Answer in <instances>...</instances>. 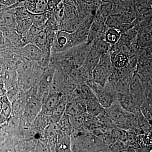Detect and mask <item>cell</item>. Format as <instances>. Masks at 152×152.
<instances>
[{
  "instance_id": "obj_3",
  "label": "cell",
  "mask_w": 152,
  "mask_h": 152,
  "mask_svg": "<svg viewBox=\"0 0 152 152\" xmlns=\"http://www.w3.org/2000/svg\"><path fill=\"white\" fill-rule=\"evenodd\" d=\"M40 100L35 96H26V104L23 113L22 115L23 121L27 124H31L35 121L42 110Z\"/></svg>"
},
{
  "instance_id": "obj_10",
  "label": "cell",
  "mask_w": 152,
  "mask_h": 152,
  "mask_svg": "<svg viewBox=\"0 0 152 152\" xmlns=\"http://www.w3.org/2000/svg\"><path fill=\"white\" fill-rule=\"evenodd\" d=\"M48 0H25V8L31 13H41L48 12Z\"/></svg>"
},
{
  "instance_id": "obj_7",
  "label": "cell",
  "mask_w": 152,
  "mask_h": 152,
  "mask_svg": "<svg viewBox=\"0 0 152 152\" xmlns=\"http://www.w3.org/2000/svg\"><path fill=\"white\" fill-rule=\"evenodd\" d=\"M54 152H72L71 134L60 131L55 139Z\"/></svg>"
},
{
  "instance_id": "obj_34",
  "label": "cell",
  "mask_w": 152,
  "mask_h": 152,
  "mask_svg": "<svg viewBox=\"0 0 152 152\" xmlns=\"http://www.w3.org/2000/svg\"><path fill=\"white\" fill-rule=\"evenodd\" d=\"M48 1L51 2L56 7L60 3L62 2V0H48Z\"/></svg>"
},
{
  "instance_id": "obj_21",
  "label": "cell",
  "mask_w": 152,
  "mask_h": 152,
  "mask_svg": "<svg viewBox=\"0 0 152 152\" xmlns=\"http://www.w3.org/2000/svg\"><path fill=\"white\" fill-rule=\"evenodd\" d=\"M33 24V21L30 17L27 18L17 21L15 31L20 36L27 32Z\"/></svg>"
},
{
  "instance_id": "obj_16",
  "label": "cell",
  "mask_w": 152,
  "mask_h": 152,
  "mask_svg": "<svg viewBox=\"0 0 152 152\" xmlns=\"http://www.w3.org/2000/svg\"><path fill=\"white\" fill-rule=\"evenodd\" d=\"M63 94L62 93L48 94L44 102V107L48 113L52 114L56 107L59 102Z\"/></svg>"
},
{
  "instance_id": "obj_8",
  "label": "cell",
  "mask_w": 152,
  "mask_h": 152,
  "mask_svg": "<svg viewBox=\"0 0 152 152\" xmlns=\"http://www.w3.org/2000/svg\"><path fill=\"white\" fill-rule=\"evenodd\" d=\"M93 81L96 84L104 87L108 81L110 72L107 67L99 63L91 73Z\"/></svg>"
},
{
  "instance_id": "obj_32",
  "label": "cell",
  "mask_w": 152,
  "mask_h": 152,
  "mask_svg": "<svg viewBox=\"0 0 152 152\" xmlns=\"http://www.w3.org/2000/svg\"><path fill=\"white\" fill-rule=\"evenodd\" d=\"M7 91L5 88L4 84L2 83H0V98L6 96Z\"/></svg>"
},
{
  "instance_id": "obj_2",
  "label": "cell",
  "mask_w": 152,
  "mask_h": 152,
  "mask_svg": "<svg viewBox=\"0 0 152 152\" xmlns=\"http://www.w3.org/2000/svg\"><path fill=\"white\" fill-rule=\"evenodd\" d=\"M91 49V45L83 43L62 53L63 56L70 60L76 68L83 64Z\"/></svg>"
},
{
  "instance_id": "obj_5",
  "label": "cell",
  "mask_w": 152,
  "mask_h": 152,
  "mask_svg": "<svg viewBox=\"0 0 152 152\" xmlns=\"http://www.w3.org/2000/svg\"><path fill=\"white\" fill-rule=\"evenodd\" d=\"M118 102L125 110L133 114H135L140 111V106L142 103L130 93L119 94Z\"/></svg>"
},
{
  "instance_id": "obj_24",
  "label": "cell",
  "mask_w": 152,
  "mask_h": 152,
  "mask_svg": "<svg viewBox=\"0 0 152 152\" xmlns=\"http://www.w3.org/2000/svg\"><path fill=\"white\" fill-rule=\"evenodd\" d=\"M0 102L1 104V111L0 115L8 121L12 115V104L6 96L0 98Z\"/></svg>"
},
{
  "instance_id": "obj_35",
  "label": "cell",
  "mask_w": 152,
  "mask_h": 152,
  "mask_svg": "<svg viewBox=\"0 0 152 152\" xmlns=\"http://www.w3.org/2000/svg\"><path fill=\"white\" fill-rule=\"evenodd\" d=\"M1 111V102H0V114Z\"/></svg>"
},
{
  "instance_id": "obj_26",
  "label": "cell",
  "mask_w": 152,
  "mask_h": 152,
  "mask_svg": "<svg viewBox=\"0 0 152 152\" xmlns=\"http://www.w3.org/2000/svg\"><path fill=\"white\" fill-rule=\"evenodd\" d=\"M61 131L58 123L53 122L48 125L46 131V135L50 140L55 141V139Z\"/></svg>"
},
{
  "instance_id": "obj_36",
  "label": "cell",
  "mask_w": 152,
  "mask_h": 152,
  "mask_svg": "<svg viewBox=\"0 0 152 152\" xmlns=\"http://www.w3.org/2000/svg\"><path fill=\"white\" fill-rule=\"evenodd\" d=\"M100 152H110V150H107V151H104Z\"/></svg>"
},
{
  "instance_id": "obj_18",
  "label": "cell",
  "mask_w": 152,
  "mask_h": 152,
  "mask_svg": "<svg viewBox=\"0 0 152 152\" xmlns=\"http://www.w3.org/2000/svg\"><path fill=\"white\" fill-rule=\"evenodd\" d=\"M110 57L112 64L116 69H121L129 65L130 61L129 56L122 53H113Z\"/></svg>"
},
{
  "instance_id": "obj_17",
  "label": "cell",
  "mask_w": 152,
  "mask_h": 152,
  "mask_svg": "<svg viewBox=\"0 0 152 152\" xmlns=\"http://www.w3.org/2000/svg\"><path fill=\"white\" fill-rule=\"evenodd\" d=\"M122 34L116 28L107 27L104 33L103 37L105 40L111 46H113L118 42Z\"/></svg>"
},
{
  "instance_id": "obj_12",
  "label": "cell",
  "mask_w": 152,
  "mask_h": 152,
  "mask_svg": "<svg viewBox=\"0 0 152 152\" xmlns=\"http://www.w3.org/2000/svg\"><path fill=\"white\" fill-rule=\"evenodd\" d=\"M102 56L100 53L91 47L90 51L83 65L86 70L91 75L93 69L99 64Z\"/></svg>"
},
{
  "instance_id": "obj_25",
  "label": "cell",
  "mask_w": 152,
  "mask_h": 152,
  "mask_svg": "<svg viewBox=\"0 0 152 152\" xmlns=\"http://www.w3.org/2000/svg\"><path fill=\"white\" fill-rule=\"evenodd\" d=\"M151 31L145 30L140 31L138 36V45L140 48H145L150 45L151 43Z\"/></svg>"
},
{
  "instance_id": "obj_23",
  "label": "cell",
  "mask_w": 152,
  "mask_h": 152,
  "mask_svg": "<svg viewBox=\"0 0 152 152\" xmlns=\"http://www.w3.org/2000/svg\"><path fill=\"white\" fill-rule=\"evenodd\" d=\"M50 12H45L41 13L33 14L30 13V18L33 21V24L41 26L46 27V24L50 16Z\"/></svg>"
},
{
  "instance_id": "obj_1",
  "label": "cell",
  "mask_w": 152,
  "mask_h": 152,
  "mask_svg": "<svg viewBox=\"0 0 152 152\" xmlns=\"http://www.w3.org/2000/svg\"><path fill=\"white\" fill-rule=\"evenodd\" d=\"M71 138L72 152H100L109 149L102 139L86 129L73 130Z\"/></svg>"
},
{
  "instance_id": "obj_22",
  "label": "cell",
  "mask_w": 152,
  "mask_h": 152,
  "mask_svg": "<svg viewBox=\"0 0 152 152\" xmlns=\"http://www.w3.org/2000/svg\"><path fill=\"white\" fill-rule=\"evenodd\" d=\"M69 119L71 125L74 130H79L86 129L85 114L69 116Z\"/></svg>"
},
{
  "instance_id": "obj_30",
  "label": "cell",
  "mask_w": 152,
  "mask_h": 152,
  "mask_svg": "<svg viewBox=\"0 0 152 152\" xmlns=\"http://www.w3.org/2000/svg\"><path fill=\"white\" fill-rule=\"evenodd\" d=\"M18 91V86L7 91L6 96L8 99L11 102V103L12 102L16 99Z\"/></svg>"
},
{
  "instance_id": "obj_13",
  "label": "cell",
  "mask_w": 152,
  "mask_h": 152,
  "mask_svg": "<svg viewBox=\"0 0 152 152\" xmlns=\"http://www.w3.org/2000/svg\"><path fill=\"white\" fill-rule=\"evenodd\" d=\"M1 77L2 83L7 91L18 86V75L16 71H6L3 74Z\"/></svg>"
},
{
  "instance_id": "obj_29",
  "label": "cell",
  "mask_w": 152,
  "mask_h": 152,
  "mask_svg": "<svg viewBox=\"0 0 152 152\" xmlns=\"http://www.w3.org/2000/svg\"><path fill=\"white\" fill-rule=\"evenodd\" d=\"M8 39L10 41L11 43L13 44L15 47L21 48L24 45L22 43L20 35L15 31H12L7 34Z\"/></svg>"
},
{
  "instance_id": "obj_31",
  "label": "cell",
  "mask_w": 152,
  "mask_h": 152,
  "mask_svg": "<svg viewBox=\"0 0 152 152\" xmlns=\"http://www.w3.org/2000/svg\"><path fill=\"white\" fill-rule=\"evenodd\" d=\"M18 1V0H0V3L6 6L13 5Z\"/></svg>"
},
{
  "instance_id": "obj_4",
  "label": "cell",
  "mask_w": 152,
  "mask_h": 152,
  "mask_svg": "<svg viewBox=\"0 0 152 152\" xmlns=\"http://www.w3.org/2000/svg\"><path fill=\"white\" fill-rule=\"evenodd\" d=\"M75 47L72 33L59 30L51 47L52 53L66 51Z\"/></svg>"
},
{
  "instance_id": "obj_6",
  "label": "cell",
  "mask_w": 152,
  "mask_h": 152,
  "mask_svg": "<svg viewBox=\"0 0 152 152\" xmlns=\"http://www.w3.org/2000/svg\"><path fill=\"white\" fill-rule=\"evenodd\" d=\"M145 86L142 80L137 72H134L129 83V91L134 96L143 102Z\"/></svg>"
},
{
  "instance_id": "obj_33",
  "label": "cell",
  "mask_w": 152,
  "mask_h": 152,
  "mask_svg": "<svg viewBox=\"0 0 152 152\" xmlns=\"http://www.w3.org/2000/svg\"><path fill=\"white\" fill-rule=\"evenodd\" d=\"M7 121L5 118L0 115V127L4 124Z\"/></svg>"
},
{
  "instance_id": "obj_19",
  "label": "cell",
  "mask_w": 152,
  "mask_h": 152,
  "mask_svg": "<svg viewBox=\"0 0 152 152\" xmlns=\"http://www.w3.org/2000/svg\"><path fill=\"white\" fill-rule=\"evenodd\" d=\"M91 47L102 55L110 52L111 48V46L105 40L103 35L95 39L91 44Z\"/></svg>"
},
{
  "instance_id": "obj_27",
  "label": "cell",
  "mask_w": 152,
  "mask_h": 152,
  "mask_svg": "<svg viewBox=\"0 0 152 152\" xmlns=\"http://www.w3.org/2000/svg\"><path fill=\"white\" fill-rule=\"evenodd\" d=\"M151 106V103L143 101L140 109V111L143 115L150 123L152 121Z\"/></svg>"
},
{
  "instance_id": "obj_11",
  "label": "cell",
  "mask_w": 152,
  "mask_h": 152,
  "mask_svg": "<svg viewBox=\"0 0 152 152\" xmlns=\"http://www.w3.org/2000/svg\"><path fill=\"white\" fill-rule=\"evenodd\" d=\"M84 101L86 113L90 115L97 117L105 111V109L101 106L95 94Z\"/></svg>"
},
{
  "instance_id": "obj_28",
  "label": "cell",
  "mask_w": 152,
  "mask_h": 152,
  "mask_svg": "<svg viewBox=\"0 0 152 152\" xmlns=\"http://www.w3.org/2000/svg\"><path fill=\"white\" fill-rule=\"evenodd\" d=\"M34 152H52L50 143L45 140H39L36 145Z\"/></svg>"
},
{
  "instance_id": "obj_14",
  "label": "cell",
  "mask_w": 152,
  "mask_h": 152,
  "mask_svg": "<svg viewBox=\"0 0 152 152\" xmlns=\"http://www.w3.org/2000/svg\"><path fill=\"white\" fill-rule=\"evenodd\" d=\"M131 22L126 16L119 13H116L110 15L107 17L105 24L108 28H118L121 25L126 23Z\"/></svg>"
},
{
  "instance_id": "obj_37",
  "label": "cell",
  "mask_w": 152,
  "mask_h": 152,
  "mask_svg": "<svg viewBox=\"0 0 152 152\" xmlns=\"http://www.w3.org/2000/svg\"><path fill=\"white\" fill-rule=\"evenodd\" d=\"M25 1V0H18V1L20 2L24 1Z\"/></svg>"
},
{
  "instance_id": "obj_9",
  "label": "cell",
  "mask_w": 152,
  "mask_h": 152,
  "mask_svg": "<svg viewBox=\"0 0 152 152\" xmlns=\"http://www.w3.org/2000/svg\"><path fill=\"white\" fill-rule=\"evenodd\" d=\"M20 53L23 58L29 61L39 62L43 53L38 47L33 44H28L20 48Z\"/></svg>"
},
{
  "instance_id": "obj_15",
  "label": "cell",
  "mask_w": 152,
  "mask_h": 152,
  "mask_svg": "<svg viewBox=\"0 0 152 152\" xmlns=\"http://www.w3.org/2000/svg\"><path fill=\"white\" fill-rule=\"evenodd\" d=\"M68 99L66 95H63L59 102L56 107L51 114L52 120L53 122L58 123L65 113L66 107Z\"/></svg>"
},
{
  "instance_id": "obj_20",
  "label": "cell",
  "mask_w": 152,
  "mask_h": 152,
  "mask_svg": "<svg viewBox=\"0 0 152 152\" xmlns=\"http://www.w3.org/2000/svg\"><path fill=\"white\" fill-rule=\"evenodd\" d=\"M12 104V115L11 116L18 118L22 116L26 107V98L16 99L11 103Z\"/></svg>"
}]
</instances>
